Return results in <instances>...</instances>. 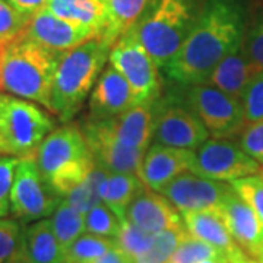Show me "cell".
Wrapping results in <instances>:
<instances>
[{"label": "cell", "mask_w": 263, "mask_h": 263, "mask_svg": "<svg viewBox=\"0 0 263 263\" xmlns=\"http://www.w3.org/2000/svg\"><path fill=\"white\" fill-rule=\"evenodd\" d=\"M246 122L254 123L263 120V70L257 72L250 81L241 98Z\"/></svg>", "instance_id": "35"}, {"label": "cell", "mask_w": 263, "mask_h": 263, "mask_svg": "<svg viewBox=\"0 0 263 263\" xmlns=\"http://www.w3.org/2000/svg\"><path fill=\"white\" fill-rule=\"evenodd\" d=\"M195 151L154 143L145 152L138 177L146 187L161 192L177 176L192 171Z\"/></svg>", "instance_id": "15"}, {"label": "cell", "mask_w": 263, "mask_h": 263, "mask_svg": "<svg viewBox=\"0 0 263 263\" xmlns=\"http://www.w3.org/2000/svg\"><path fill=\"white\" fill-rule=\"evenodd\" d=\"M35 162L41 176L57 196L65 199L95 168V161L82 129L65 124L40 145Z\"/></svg>", "instance_id": "4"}, {"label": "cell", "mask_w": 263, "mask_h": 263, "mask_svg": "<svg viewBox=\"0 0 263 263\" xmlns=\"http://www.w3.org/2000/svg\"><path fill=\"white\" fill-rule=\"evenodd\" d=\"M209 259H228L226 254L221 253L214 246L208 245L192 234L183 237L177 249L171 256V263H200Z\"/></svg>", "instance_id": "30"}, {"label": "cell", "mask_w": 263, "mask_h": 263, "mask_svg": "<svg viewBox=\"0 0 263 263\" xmlns=\"http://www.w3.org/2000/svg\"><path fill=\"white\" fill-rule=\"evenodd\" d=\"M108 174L110 171L95 165V168L86 176V179L81 184H78L65 199L76 211L85 215L89 209L103 203L104 189Z\"/></svg>", "instance_id": "26"}, {"label": "cell", "mask_w": 263, "mask_h": 263, "mask_svg": "<svg viewBox=\"0 0 263 263\" xmlns=\"http://www.w3.org/2000/svg\"><path fill=\"white\" fill-rule=\"evenodd\" d=\"M117 246L114 238L82 234L65 250L66 263H94Z\"/></svg>", "instance_id": "28"}, {"label": "cell", "mask_w": 263, "mask_h": 263, "mask_svg": "<svg viewBox=\"0 0 263 263\" xmlns=\"http://www.w3.org/2000/svg\"><path fill=\"white\" fill-rule=\"evenodd\" d=\"M262 165L230 139H208L195 152L192 173L216 181H233L256 174Z\"/></svg>", "instance_id": "10"}, {"label": "cell", "mask_w": 263, "mask_h": 263, "mask_svg": "<svg viewBox=\"0 0 263 263\" xmlns=\"http://www.w3.org/2000/svg\"><path fill=\"white\" fill-rule=\"evenodd\" d=\"M230 190V183L205 179L192 171H186L171 180L160 193L168 199L180 214L208 211L221 215L222 202Z\"/></svg>", "instance_id": "11"}, {"label": "cell", "mask_w": 263, "mask_h": 263, "mask_svg": "<svg viewBox=\"0 0 263 263\" xmlns=\"http://www.w3.org/2000/svg\"><path fill=\"white\" fill-rule=\"evenodd\" d=\"M200 263H230L228 259H209V260H203Z\"/></svg>", "instance_id": "44"}, {"label": "cell", "mask_w": 263, "mask_h": 263, "mask_svg": "<svg viewBox=\"0 0 263 263\" xmlns=\"http://www.w3.org/2000/svg\"><path fill=\"white\" fill-rule=\"evenodd\" d=\"M108 62L130 86L135 104H152L161 94L160 67L149 56L132 27L110 48Z\"/></svg>", "instance_id": "7"}, {"label": "cell", "mask_w": 263, "mask_h": 263, "mask_svg": "<svg viewBox=\"0 0 263 263\" xmlns=\"http://www.w3.org/2000/svg\"><path fill=\"white\" fill-rule=\"evenodd\" d=\"M187 234L186 227L170 228L155 234L154 241L145 253L135 257V263H168L174 250L177 249L183 237Z\"/></svg>", "instance_id": "29"}, {"label": "cell", "mask_w": 263, "mask_h": 263, "mask_svg": "<svg viewBox=\"0 0 263 263\" xmlns=\"http://www.w3.org/2000/svg\"><path fill=\"white\" fill-rule=\"evenodd\" d=\"M260 174H262V176H263V170H260Z\"/></svg>", "instance_id": "46"}, {"label": "cell", "mask_w": 263, "mask_h": 263, "mask_svg": "<svg viewBox=\"0 0 263 263\" xmlns=\"http://www.w3.org/2000/svg\"><path fill=\"white\" fill-rule=\"evenodd\" d=\"M122 222L114 212L104 203L97 205L85 214V233L88 234L117 238Z\"/></svg>", "instance_id": "31"}, {"label": "cell", "mask_w": 263, "mask_h": 263, "mask_svg": "<svg viewBox=\"0 0 263 263\" xmlns=\"http://www.w3.org/2000/svg\"><path fill=\"white\" fill-rule=\"evenodd\" d=\"M22 227L15 219L0 218V263H5L22 241Z\"/></svg>", "instance_id": "37"}, {"label": "cell", "mask_w": 263, "mask_h": 263, "mask_svg": "<svg viewBox=\"0 0 263 263\" xmlns=\"http://www.w3.org/2000/svg\"><path fill=\"white\" fill-rule=\"evenodd\" d=\"M50 222L63 250L85 233V215L76 211L66 199L60 200L56 211L51 214Z\"/></svg>", "instance_id": "27"}, {"label": "cell", "mask_w": 263, "mask_h": 263, "mask_svg": "<svg viewBox=\"0 0 263 263\" xmlns=\"http://www.w3.org/2000/svg\"><path fill=\"white\" fill-rule=\"evenodd\" d=\"M154 237H155V234L148 233L138 226L132 224L130 221L124 219L116 241L124 253H127L132 259H135L149 249L152 241H154Z\"/></svg>", "instance_id": "32"}, {"label": "cell", "mask_w": 263, "mask_h": 263, "mask_svg": "<svg viewBox=\"0 0 263 263\" xmlns=\"http://www.w3.org/2000/svg\"><path fill=\"white\" fill-rule=\"evenodd\" d=\"M240 146L263 167V120L246 126L240 136Z\"/></svg>", "instance_id": "38"}, {"label": "cell", "mask_w": 263, "mask_h": 263, "mask_svg": "<svg viewBox=\"0 0 263 263\" xmlns=\"http://www.w3.org/2000/svg\"><path fill=\"white\" fill-rule=\"evenodd\" d=\"M135 105L127 81L113 66H107L94 85L89 97L92 120H105L119 116Z\"/></svg>", "instance_id": "18"}, {"label": "cell", "mask_w": 263, "mask_h": 263, "mask_svg": "<svg viewBox=\"0 0 263 263\" xmlns=\"http://www.w3.org/2000/svg\"><path fill=\"white\" fill-rule=\"evenodd\" d=\"M168 263H171V262H168Z\"/></svg>", "instance_id": "47"}, {"label": "cell", "mask_w": 263, "mask_h": 263, "mask_svg": "<svg viewBox=\"0 0 263 263\" xmlns=\"http://www.w3.org/2000/svg\"><path fill=\"white\" fill-rule=\"evenodd\" d=\"M3 46H5V44H0V65H2V53H3Z\"/></svg>", "instance_id": "45"}, {"label": "cell", "mask_w": 263, "mask_h": 263, "mask_svg": "<svg viewBox=\"0 0 263 263\" xmlns=\"http://www.w3.org/2000/svg\"><path fill=\"white\" fill-rule=\"evenodd\" d=\"M60 200L41 176L35 157L21 158L10 190V214L21 222H35L51 215Z\"/></svg>", "instance_id": "9"}, {"label": "cell", "mask_w": 263, "mask_h": 263, "mask_svg": "<svg viewBox=\"0 0 263 263\" xmlns=\"http://www.w3.org/2000/svg\"><path fill=\"white\" fill-rule=\"evenodd\" d=\"M94 263H135V260L129 254L124 253L119 246H116Z\"/></svg>", "instance_id": "41"}, {"label": "cell", "mask_w": 263, "mask_h": 263, "mask_svg": "<svg viewBox=\"0 0 263 263\" xmlns=\"http://www.w3.org/2000/svg\"><path fill=\"white\" fill-rule=\"evenodd\" d=\"M142 187L143 183L138 174L110 173L104 189L103 203L110 208L120 222H123L126 219L127 208Z\"/></svg>", "instance_id": "25"}, {"label": "cell", "mask_w": 263, "mask_h": 263, "mask_svg": "<svg viewBox=\"0 0 263 263\" xmlns=\"http://www.w3.org/2000/svg\"><path fill=\"white\" fill-rule=\"evenodd\" d=\"M235 195L245 200L263 221V176L259 173L230 181Z\"/></svg>", "instance_id": "33"}, {"label": "cell", "mask_w": 263, "mask_h": 263, "mask_svg": "<svg viewBox=\"0 0 263 263\" xmlns=\"http://www.w3.org/2000/svg\"><path fill=\"white\" fill-rule=\"evenodd\" d=\"M189 108L203 123L209 135L216 139H228L245 129L243 104L231 95L208 84L189 86Z\"/></svg>", "instance_id": "8"}, {"label": "cell", "mask_w": 263, "mask_h": 263, "mask_svg": "<svg viewBox=\"0 0 263 263\" xmlns=\"http://www.w3.org/2000/svg\"><path fill=\"white\" fill-rule=\"evenodd\" d=\"M245 15L234 0H206L177 56L164 69L171 81L205 84L216 65L243 44Z\"/></svg>", "instance_id": "1"}, {"label": "cell", "mask_w": 263, "mask_h": 263, "mask_svg": "<svg viewBox=\"0 0 263 263\" xmlns=\"http://www.w3.org/2000/svg\"><path fill=\"white\" fill-rule=\"evenodd\" d=\"M149 0H104L105 6V29L101 40L113 46L117 38L135 27L143 16Z\"/></svg>", "instance_id": "24"}, {"label": "cell", "mask_w": 263, "mask_h": 263, "mask_svg": "<svg viewBox=\"0 0 263 263\" xmlns=\"http://www.w3.org/2000/svg\"><path fill=\"white\" fill-rule=\"evenodd\" d=\"M22 34L38 46L59 54L73 50L85 41L98 38L92 29L67 22L46 8L31 16Z\"/></svg>", "instance_id": "14"}, {"label": "cell", "mask_w": 263, "mask_h": 263, "mask_svg": "<svg viewBox=\"0 0 263 263\" xmlns=\"http://www.w3.org/2000/svg\"><path fill=\"white\" fill-rule=\"evenodd\" d=\"M101 122L117 141L129 148L146 151L154 139L155 114L152 104H135L122 114Z\"/></svg>", "instance_id": "19"}, {"label": "cell", "mask_w": 263, "mask_h": 263, "mask_svg": "<svg viewBox=\"0 0 263 263\" xmlns=\"http://www.w3.org/2000/svg\"><path fill=\"white\" fill-rule=\"evenodd\" d=\"M54 130V120L32 101L0 92V154L31 158Z\"/></svg>", "instance_id": "6"}, {"label": "cell", "mask_w": 263, "mask_h": 263, "mask_svg": "<svg viewBox=\"0 0 263 263\" xmlns=\"http://www.w3.org/2000/svg\"><path fill=\"white\" fill-rule=\"evenodd\" d=\"M231 263H263L260 260H257V259H253V257H250L249 254H240L238 257H235L234 260Z\"/></svg>", "instance_id": "43"}, {"label": "cell", "mask_w": 263, "mask_h": 263, "mask_svg": "<svg viewBox=\"0 0 263 263\" xmlns=\"http://www.w3.org/2000/svg\"><path fill=\"white\" fill-rule=\"evenodd\" d=\"M181 218L189 234L205 241L208 245L214 246L221 253L226 254L230 263L240 254L245 253L241 247L234 241L222 216L218 212H208V211L183 212Z\"/></svg>", "instance_id": "20"}, {"label": "cell", "mask_w": 263, "mask_h": 263, "mask_svg": "<svg viewBox=\"0 0 263 263\" xmlns=\"http://www.w3.org/2000/svg\"><path fill=\"white\" fill-rule=\"evenodd\" d=\"M209 132L203 123L190 108L171 104L161 108L155 114L154 141L155 143L181 148L197 149L203 142L209 139Z\"/></svg>", "instance_id": "13"}, {"label": "cell", "mask_w": 263, "mask_h": 263, "mask_svg": "<svg viewBox=\"0 0 263 263\" xmlns=\"http://www.w3.org/2000/svg\"><path fill=\"white\" fill-rule=\"evenodd\" d=\"M46 9L67 22L92 29L98 38L105 29L104 0H47Z\"/></svg>", "instance_id": "22"}, {"label": "cell", "mask_w": 263, "mask_h": 263, "mask_svg": "<svg viewBox=\"0 0 263 263\" xmlns=\"http://www.w3.org/2000/svg\"><path fill=\"white\" fill-rule=\"evenodd\" d=\"M110 48L101 38H92L60 56L51 88V113L63 123L75 117L91 94L108 60Z\"/></svg>", "instance_id": "3"}, {"label": "cell", "mask_w": 263, "mask_h": 263, "mask_svg": "<svg viewBox=\"0 0 263 263\" xmlns=\"http://www.w3.org/2000/svg\"><path fill=\"white\" fill-rule=\"evenodd\" d=\"M19 160L10 155L0 157V218L10 214V190Z\"/></svg>", "instance_id": "36"}, {"label": "cell", "mask_w": 263, "mask_h": 263, "mask_svg": "<svg viewBox=\"0 0 263 263\" xmlns=\"http://www.w3.org/2000/svg\"><path fill=\"white\" fill-rule=\"evenodd\" d=\"M82 133L98 167H103L110 173L138 174L146 151L123 145L108 132L101 120L89 119L85 122Z\"/></svg>", "instance_id": "12"}, {"label": "cell", "mask_w": 263, "mask_h": 263, "mask_svg": "<svg viewBox=\"0 0 263 263\" xmlns=\"http://www.w3.org/2000/svg\"><path fill=\"white\" fill-rule=\"evenodd\" d=\"M195 0H157L135 25L138 38L160 69L177 56L197 16Z\"/></svg>", "instance_id": "5"}, {"label": "cell", "mask_w": 263, "mask_h": 263, "mask_svg": "<svg viewBox=\"0 0 263 263\" xmlns=\"http://www.w3.org/2000/svg\"><path fill=\"white\" fill-rule=\"evenodd\" d=\"M243 47L257 70H263V18L254 24L243 40Z\"/></svg>", "instance_id": "39"}, {"label": "cell", "mask_w": 263, "mask_h": 263, "mask_svg": "<svg viewBox=\"0 0 263 263\" xmlns=\"http://www.w3.org/2000/svg\"><path fill=\"white\" fill-rule=\"evenodd\" d=\"M257 72L260 70H257V67L250 62L241 44L216 65L205 84L215 86L219 91L241 101L246 88Z\"/></svg>", "instance_id": "21"}, {"label": "cell", "mask_w": 263, "mask_h": 263, "mask_svg": "<svg viewBox=\"0 0 263 263\" xmlns=\"http://www.w3.org/2000/svg\"><path fill=\"white\" fill-rule=\"evenodd\" d=\"M5 263H34L31 259L28 257V254L25 252V249H24V245H22V241H21V245L16 249V252L10 256L9 259L6 260Z\"/></svg>", "instance_id": "42"}, {"label": "cell", "mask_w": 263, "mask_h": 263, "mask_svg": "<svg viewBox=\"0 0 263 263\" xmlns=\"http://www.w3.org/2000/svg\"><path fill=\"white\" fill-rule=\"evenodd\" d=\"M126 219L152 234H158L170 228L184 227L181 214L168 199L145 184L127 208Z\"/></svg>", "instance_id": "17"}, {"label": "cell", "mask_w": 263, "mask_h": 263, "mask_svg": "<svg viewBox=\"0 0 263 263\" xmlns=\"http://www.w3.org/2000/svg\"><path fill=\"white\" fill-rule=\"evenodd\" d=\"M22 245L34 263H66L65 250L47 218L35 221L24 231Z\"/></svg>", "instance_id": "23"}, {"label": "cell", "mask_w": 263, "mask_h": 263, "mask_svg": "<svg viewBox=\"0 0 263 263\" xmlns=\"http://www.w3.org/2000/svg\"><path fill=\"white\" fill-rule=\"evenodd\" d=\"M29 19L13 9L6 0H0V44L18 37L28 25Z\"/></svg>", "instance_id": "34"}, {"label": "cell", "mask_w": 263, "mask_h": 263, "mask_svg": "<svg viewBox=\"0 0 263 263\" xmlns=\"http://www.w3.org/2000/svg\"><path fill=\"white\" fill-rule=\"evenodd\" d=\"M221 216L241 250L263 262V221L231 189L221 206Z\"/></svg>", "instance_id": "16"}, {"label": "cell", "mask_w": 263, "mask_h": 263, "mask_svg": "<svg viewBox=\"0 0 263 263\" xmlns=\"http://www.w3.org/2000/svg\"><path fill=\"white\" fill-rule=\"evenodd\" d=\"M60 56L21 32L3 46L0 92L41 104L51 111V88Z\"/></svg>", "instance_id": "2"}, {"label": "cell", "mask_w": 263, "mask_h": 263, "mask_svg": "<svg viewBox=\"0 0 263 263\" xmlns=\"http://www.w3.org/2000/svg\"><path fill=\"white\" fill-rule=\"evenodd\" d=\"M6 2L13 9L28 18L34 16L41 9H44L47 5V0H6Z\"/></svg>", "instance_id": "40"}]
</instances>
